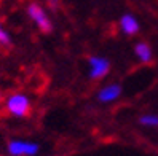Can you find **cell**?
Returning a JSON list of instances; mask_svg holds the SVG:
<instances>
[{
  "mask_svg": "<svg viewBox=\"0 0 158 156\" xmlns=\"http://www.w3.org/2000/svg\"><path fill=\"white\" fill-rule=\"evenodd\" d=\"M31 99L23 93H13L5 99V110L15 118H24L31 113Z\"/></svg>",
  "mask_w": 158,
  "mask_h": 156,
  "instance_id": "cell-1",
  "label": "cell"
},
{
  "mask_svg": "<svg viewBox=\"0 0 158 156\" xmlns=\"http://www.w3.org/2000/svg\"><path fill=\"white\" fill-rule=\"evenodd\" d=\"M134 54H136L137 61L142 62V64H148V62H152V59H153V50H152L150 45L145 43V42L136 43V46H134Z\"/></svg>",
  "mask_w": 158,
  "mask_h": 156,
  "instance_id": "cell-7",
  "label": "cell"
},
{
  "mask_svg": "<svg viewBox=\"0 0 158 156\" xmlns=\"http://www.w3.org/2000/svg\"><path fill=\"white\" fill-rule=\"evenodd\" d=\"M6 150L11 156H35L39 153L40 146L32 140H24V139H13L8 142Z\"/></svg>",
  "mask_w": 158,
  "mask_h": 156,
  "instance_id": "cell-3",
  "label": "cell"
},
{
  "mask_svg": "<svg viewBox=\"0 0 158 156\" xmlns=\"http://www.w3.org/2000/svg\"><path fill=\"white\" fill-rule=\"evenodd\" d=\"M27 16L31 18V21L39 27L42 32H50L53 29V24H51V19L48 13L45 11V8L39 3H29L27 5Z\"/></svg>",
  "mask_w": 158,
  "mask_h": 156,
  "instance_id": "cell-2",
  "label": "cell"
},
{
  "mask_svg": "<svg viewBox=\"0 0 158 156\" xmlns=\"http://www.w3.org/2000/svg\"><path fill=\"white\" fill-rule=\"evenodd\" d=\"M110 62L104 56H91L88 59V75L93 80H101L109 75Z\"/></svg>",
  "mask_w": 158,
  "mask_h": 156,
  "instance_id": "cell-4",
  "label": "cell"
},
{
  "mask_svg": "<svg viewBox=\"0 0 158 156\" xmlns=\"http://www.w3.org/2000/svg\"><path fill=\"white\" fill-rule=\"evenodd\" d=\"M139 123L145 127H158V115L155 113H144L139 118Z\"/></svg>",
  "mask_w": 158,
  "mask_h": 156,
  "instance_id": "cell-8",
  "label": "cell"
},
{
  "mask_svg": "<svg viewBox=\"0 0 158 156\" xmlns=\"http://www.w3.org/2000/svg\"><path fill=\"white\" fill-rule=\"evenodd\" d=\"M118 26H120V30L128 37H133L141 30V24H139L137 18L131 13H126V14H123L122 18H120Z\"/></svg>",
  "mask_w": 158,
  "mask_h": 156,
  "instance_id": "cell-6",
  "label": "cell"
},
{
  "mask_svg": "<svg viewBox=\"0 0 158 156\" xmlns=\"http://www.w3.org/2000/svg\"><path fill=\"white\" fill-rule=\"evenodd\" d=\"M0 45H2V46H10L11 45V37L8 34V30L5 29V26L2 22V18H0Z\"/></svg>",
  "mask_w": 158,
  "mask_h": 156,
  "instance_id": "cell-9",
  "label": "cell"
},
{
  "mask_svg": "<svg viewBox=\"0 0 158 156\" xmlns=\"http://www.w3.org/2000/svg\"><path fill=\"white\" fill-rule=\"evenodd\" d=\"M120 96H122V86L117 83H109L98 91V100L101 104H112L120 99Z\"/></svg>",
  "mask_w": 158,
  "mask_h": 156,
  "instance_id": "cell-5",
  "label": "cell"
}]
</instances>
